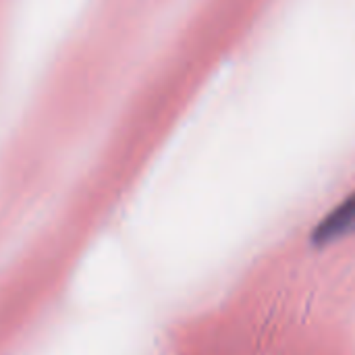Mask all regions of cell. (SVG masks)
Segmentation results:
<instances>
[{
  "label": "cell",
  "instance_id": "cell-1",
  "mask_svg": "<svg viewBox=\"0 0 355 355\" xmlns=\"http://www.w3.org/2000/svg\"><path fill=\"white\" fill-rule=\"evenodd\" d=\"M158 355H355V322L295 295L248 254L171 322Z\"/></svg>",
  "mask_w": 355,
  "mask_h": 355
},
{
  "label": "cell",
  "instance_id": "cell-2",
  "mask_svg": "<svg viewBox=\"0 0 355 355\" xmlns=\"http://www.w3.org/2000/svg\"><path fill=\"white\" fill-rule=\"evenodd\" d=\"M19 0H0V75L4 69V58H6V48L10 40V27L15 19V8Z\"/></svg>",
  "mask_w": 355,
  "mask_h": 355
}]
</instances>
